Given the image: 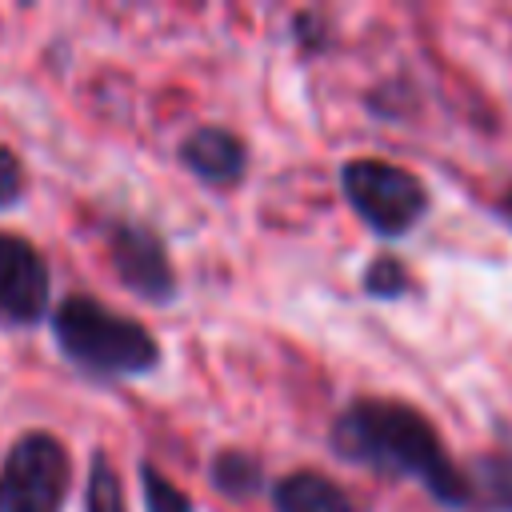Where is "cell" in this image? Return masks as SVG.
<instances>
[{"label": "cell", "instance_id": "obj_1", "mask_svg": "<svg viewBox=\"0 0 512 512\" xmlns=\"http://www.w3.org/2000/svg\"><path fill=\"white\" fill-rule=\"evenodd\" d=\"M328 440L340 460L364 464L384 476H412L448 508L472 504L468 472L452 464L436 428L400 400H380V396L352 400L332 420Z\"/></svg>", "mask_w": 512, "mask_h": 512}, {"label": "cell", "instance_id": "obj_2", "mask_svg": "<svg viewBox=\"0 0 512 512\" xmlns=\"http://www.w3.org/2000/svg\"><path fill=\"white\" fill-rule=\"evenodd\" d=\"M48 324L60 356L92 380H132L160 368L156 336L92 296H64Z\"/></svg>", "mask_w": 512, "mask_h": 512}, {"label": "cell", "instance_id": "obj_3", "mask_svg": "<svg viewBox=\"0 0 512 512\" xmlns=\"http://www.w3.org/2000/svg\"><path fill=\"white\" fill-rule=\"evenodd\" d=\"M72 492V460L56 432L32 428L12 440L0 460V512H64Z\"/></svg>", "mask_w": 512, "mask_h": 512}, {"label": "cell", "instance_id": "obj_4", "mask_svg": "<svg viewBox=\"0 0 512 512\" xmlns=\"http://www.w3.org/2000/svg\"><path fill=\"white\" fill-rule=\"evenodd\" d=\"M340 192L376 236H404L428 208L420 176L376 156L348 160L340 168Z\"/></svg>", "mask_w": 512, "mask_h": 512}, {"label": "cell", "instance_id": "obj_5", "mask_svg": "<svg viewBox=\"0 0 512 512\" xmlns=\"http://www.w3.org/2000/svg\"><path fill=\"white\" fill-rule=\"evenodd\" d=\"M108 260L120 284L132 288L140 300H152V304L176 300V268H172L168 244L148 224L116 220L108 228Z\"/></svg>", "mask_w": 512, "mask_h": 512}, {"label": "cell", "instance_id": "obj_6", "mask_svg": "<svg viewBox=\"0 0 512 512\" xmlns=\"http://www.w3.org/2000/svg\"><path fill=\"white\" fill-rule=\"evenodd\" d=\"M48 300H52V268L44 252L16 232H0V320L36 324L44 320Z\"/></svg>", "mask_w": 512, "mask_h": 512}, {"label": "cell", "instance_id": "obj_7", "mask_svg": "<svg viewBox=\"0 0 512 512\" xmlns=\"http://www.w3.org/2000/svg\"><path fill=\"white\" fill-rule=\"evenodd\" d=\"M176 156L208 188H232L248 172V144L232 128H224V124H200V128H192L180 140Z\"/></svg>", "mask_w": 512, "mask_h": 512}, {"label": "cell", "instance_id": "obj_8", "mask_svg": "<svg viewBox=\"0 0 512 512\" xmlns=\"http://www.w3.org/2000/svg\"><path fill=\"white\" fill-rule=\"evenodd\" d=\"M272 508L276 512H356L352 496L328 480L324 472L296 468L272 484Z\"/></svg>", "mask_w": 512, "mask_h": 512}, {"label": "cell", "instance_id": "obj_9", "mask_svg": "<svg viewBox=\"0 0 512 512\" xmlns=\"http://www.w3.org/2000/svg\"><path fill=\"white\" fill-rule=\"evenodd\" d=\"M208 480L228 500H252L264 488V464L244 448H220L208 460Z\"/></svg>", "mask_w": 512, "mask_h": 512}, {"label": "cell", "instance_id": "obj_10", "mask_svg": "<svg viewBox=\"0 0 512 512\" xmlns=\"http://www.w3.org/2000/svg\"><path fill=\"white\" fill-rule=\"evenodd\" d=\"M468 484H472V500H480L484 508L512 512V452L476 460L468 472Z\"/></svg>", "mask_w": 512, "mask_h": 512}, {"label": "cell", "instance_id": "obj_11", "mask_svg": "<svg viewBox=\"0 0 512 512\" xmlns=\"http://www.w3.org/2000/svg\"><path fill=\"white\" fill-rule=\"evenodd\" d=\"M84 512H128L124 508V484L104 448H92L88 456V488H84Z\"/></svg>", "mask_w": 512, "mask_h": 512}, {"label": "cell", "instance_id": "obj_12", "mask_svg": "<svg viewBox=\"0 0 512 512\" xmlns=\"http://www.w3.org/2000/svg\"><path fill=\"white\" fill-rule=\"evenodd\" d=\"M140 492H144V508L148 512H196L192 496L184 488H176L152 460H140Z\"/></svg>", "mask_w": 512, "mask_h": 512}, {"label": "cell", "instance_id": "obj_13", "mask_svg": "<svg viewBox=\"0 0 512 512\" xmlns=\"http://www.w3.org/2000/svg\"><path fill=\"white\" fill-rule=\"evenodd\" d=\"M364 292L368 296H404L408 292V268L396 260V256H376L368 268H364Z\"/></svg>", "mask_w": 512, "mask_h": 512}, {"label": "cell", "instance_id": "obj_14", "mask_svg": "<svg viewBox=\"0 0 512 512\" xmlns=\"http://www.w3.org/2000/svg\"><path fill=\"white\" fill-rule=\"evenodd\" d=\"M20 196H24V164L8 144H0V208L20 204Z\"/></svg>", "mask_w": 512, "mask_h": 512}, {"label": "cell", "instance_id": "obj_15", "mask_svg": "<svg viewBox=\"0 0 512 512\" xmlns=\"http://www.w3.org/2000/svg\"><path fill=\"white\" fill-rule=\"evenodd\" d=\"M292 36H296V44L308 48V52L324 48V24H320V16H316V12H296V16H292Z\"/></svg>", "mask_w": 512, "mask_h": 512}]
</instances>
